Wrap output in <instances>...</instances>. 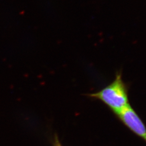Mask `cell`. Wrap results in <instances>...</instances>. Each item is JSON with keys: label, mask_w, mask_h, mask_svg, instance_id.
<instances>
[{"label": "cell", "mask_w": 146, "mask_h": 146, "mask_svg": "<svg viewBox=\"0 0 146 146\" xmlns=\"http://www.w3.org/2000/svg\"><path fill=\"white\" fill-rule=\"evenodd\" d=\"M117 116L131 131L146 141V127L130 104L121 110Z\"/></svg>", "instance_id": "2"}, {"label": "cell", "mask_w": 146, "mask_h": 146, "mask_svg": "<svg viewBox=\"0 0 146 146\" xmlns=\"http://www.w3.org/2000/svg\"><path fill=\"white\" fill-rule=\"evenodd\" d=\"M55 146H61L60 144L59 143V141H58V139H56V141L55 142Z\"/></svg>", "instance_id": "3"}, {"label": "cell", "mask_w": 146, "mask_h": 146, "mask_svg": "<svg viewBox=\"0 0 146 146\" xmlns=\"http://www.w3.org/2000/svg\"><path fill=\"white\" fill-rule=\"evenodd\" d=\"M86 96L101 101L116 115L129 104L128 86L123 80L121 71L117 72L114 80L109 85L97 92Z\"/></svg>", "instance_id": "1"}]
</instances>
